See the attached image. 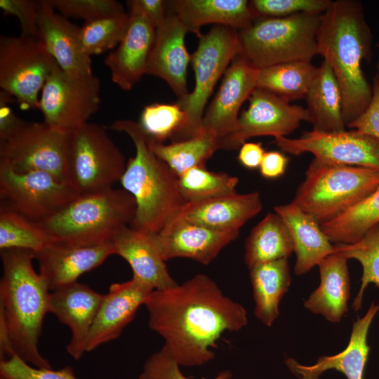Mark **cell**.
<instances>
[{
    "label": "cell",
    "mask_w": 379,
    "mask_h": 379,
    "mask_svg": "<svg viewBox=\"0 0 379 379\" xmlns=\"http://www.w3.org/2000/svg\"><path fill=\"white\" fill-rule=\"evenodd\" d=\"M148 326L164 341L161 350L180 366H198L214 358L213 348L226 331L246 326V309L226 296L208 276L154 290L144 302Z\"/></svg>",
    "instance_id": "1"
},
{
    "label": "cell",
    "mask_w": 379,
    "mask_h": 379,
    "mask_svg": "<svg viewBox=\"0 0 379 379\" xmlns=\"http://www.w3.org/2000/svg\"><path fill=\"white\" fill-rule=\"evenodd\" d=\"M364 11L359 1H333L317 34L318 55L328 62L341 89L346 126L364 112L372 96L361 67L362 60L372 58L373 34Z\"/></svg>",
    "instance_id": "2"
},
{
    "label": "cell",
    "mask_w": 379,
    "mask_h": 379,
    "mask_svg": "<svg viewBox=\"0 0 379 379\" xmlns=\"http://www.w3.org/2000/svg\"><path fill=\"white\" fill-rule=\"evenodd\" d=\"M0 316L6 324L15 355L43 368L51 364L39 350L44 317L48 312L49 288L33 266L34 253L24 249L1 250Z\"/></svg>",
    "instance_id": "3"
},
{
    "label": "cell",
    "mask_w": 379,
    "mask_h": 379,
    "mask_svg": "<svg viewBox=\"0 0 379 379\" xmlns=\"http://www.w3.org/2000/svg\"><path fill=\"white\" fill-rule=\"evenodd\" d=\"M107 128L126 133L135 148V154L128 159L119 180L136 203L130 227L156 234L186 204L180 193L178 176L154 154L150 138L139 122L115 120Z\"/></svg>",
    "instance_id": "4"
},
{
    "label": "cell",
    "mask_w": 379,
    "mask_h": 379,
    "mask_svg": "<svg viewBox=\"0 0 379 379\" xmlns=\"http://www.w3.org/2000/svg\"><path fill=\"white\" fill-rule=\"evenodd\" d=\"M136 203L123 188L79 194L62 209L39 222L52 242L93 246L110 242L134 219Z\"/></svg>",
    "instance_id": "5"
},
{
    "label": "cell",
    "mask_w": 379,
    "mask_h": 379,
    "mask_svg": "<svg viewBox=\"0 0 379 379\" xmlns=\"http://www.w3.org/2000/svg\"><path fill=\"white\" fill-rule=\"evenodd\" d=\"M379 187V168L314 158L293 201L320 225L354 206Z\"/></svg>",
    "instance_id": "6"
},
{
    "label": "cell",
    "mask_w": 379,
    "mask_h": 379,
    "mask_svg": "<svg viewBox=\"0 0 379 379\" xmlns=\"http://www.w3.org/2000/svg\"><path fill=\"white\" fill-rule=\"evenodd\" d=\"M322 14L300 13L256 19L239 30L240 54L258 69L295 62H311L318 55L317 34Z\"/></svg>",
    "instance_id": "7"
},
{
    "label": "cell",
    "mask_w": 379,
    "mask_h": 379,
    "mask_svg": "<svg viewBox=\"0 0 379 379\" xmlns=\"http://www.w3.org/2000/svg\"><path fill=\"white\" fill-rule=\"evenodd\" d=\"M238 31L228 26L213 25L198 37L197 49L191 55L194 86L177 102L185 114V124L173 142L191 138L199 133L206 105L216 83L241 52Z\"/></svg>",
    "instance_id": "8"
},
{
    "label": "cell",
    "mask_w": 379,
    "mask_h": 379,
    "mask_svg": "<svg viewBox=\"0 0 379 379\" xmlns=\"http://www.w3.org/2000/svg\"><path fill=\"white\" fill-rule=\"evenodd\" d=\"M126 162L104 127L86 123L69 133V182L79 194L112 187Z\"/></svg>",
    "instance_id": "9"
},
{
    "label": "cell",
    "mask_w": 379,
    "mask_h": 379,
    "mask_svg": "<svg viewBox=\"0 0 379 379\" xmlns=\"http://www.w3.org/2000/svg\"><path fill=\"white\" fill-rule=\"evenodd\" d=\"M57 65L39 39L1 36L0 87L21 109H39V94Z\"/></svg>",
    "instance_id": "10"
},
{
    "label": "cell",
    "mask_w": 379,
    "mask_h": 379,
    "mask_svg": "<svg viewBox=\"0 0 379 379\" xmlns=\"http://www.w3.org/2000/svg\"><path fill=\"white\" fill-rule=\"evenodd\" d=\"M69 133L44 122L25 121L13 135L0 141V161L18 172L44 171L69 183Z\"/></svg>",
    "instance_id": "11"
},
{
    "label": "cell",
    "mask_w": 379,
    "mask_h": 379,
    "mask_svg": "<svg viewBox=\"0 0 379 379\" xmlns=\"http://www.w3.org/2000/svg\"><path fill=\"white\" fill-rule=\"evenodd\" d=\"M79 194L72 185L50 173L18 172L0 161L1 201L34 222L55 215Z\"/></svg>",
    "instance_id": "12"
},
{
    "label": "cell",
    "mask_w": 379,
    "mask_h": 379,
    "mask_svg": "<svg viewBox=\"0 0 379 379\" xmlns=\"http://www.w3.org/2000/svg\"><path fill=\"white\" fill-rule=\"evenodd\" d=\"M100 104L98 77L68 74L57 65L43 87L39 109L44 123L70 133L87 123Z\"/></svg>",
    "instance_id": "13"
},
{
    "label": "cell",
    "mask_w": 379,
    "mask_h": 379,
    "mask_svg": "<svg viewBox=\"0 0 379 379\" xmlns=\"http://www.w3.org/2000/svg\"><path fill=\"white\" fill-rule=\"evenodd\" d=\"M274 140L287 154L311 153L329 163L379 168V140L354 129L333 133L312 130L298 138L279 136Z\"/></svg>",
    "instance_id": "14"
},
{
    "label": "cell",
    "mask_w": 379,
    "mask_h": 379,
    "mask_svg": "<svg viewBox=\"0 0 379 379\" xmlns=\"http://www.w3.org/2000/svg\"><path fill=\"white\" fill-rule=\"evenodd\" d=\"M248 100V107L239 116L234 131L219 140L220 149H237L255 136L286 137L301 121L309 122L306 108L291 105L265 89L255 88Z\"/></svg>",
    "instance_id": "15"
},
{
    "label": "cell",
    "mask_w": 379,
    "mask_h": 379,
    "mask_svg": "<svg viewBox=\"0 0 379 379\" xmlns=\"http://www.w3.org/2000/svg\"><path fill=\"white\" fill-rule=\"evenodd\" d=\"M258 69L240 53L233 59L216 95L204 111L200 131L219 140L234 131L239 109L256 88Z\"/></svg>",
    "instance_id": "16"
},
{
    "label": "cell",
    "mask_w": 379,
    "mask_h": 379,
    "mask_svg": "<svg viewBox=\"0 0 379 379\" xmlns=\"http://www.w3.org/2000/svg\"><path fill=\"white\" fill-rule=\"evenodd\" d=\"M239 232H220L190 222L178 213L155 234L163 259H192L208 265Z\"/></svg>",
    "instance_id": "17"
},
{
    "label": "cell",
    "mask_w": 379,
    "mask_h": 379,
    "mask_svg": "<svg viewBox=\"0 0 379 379\" xmlns=\"http://www.w3.org/2000/svg\"><path fill=\"white\" fill-rule=\"evenodd\" d=\"M187 32L177 15L168 10L164 21L156 29L147 65L146 74L163 79L178 100L185 98L189 93L187 70L191 55L185 41Z\"/></svg>",
    "instance_id": "18"
},
{
    "label": "cell",
    "mask_w": 379,
    "mask_h": 379,
    "mask_svg": "<svg viewBox=\"0 0 379 379\" xmlns=\"http://www.w3.org/2000/svg\"><path fill=\"white\" fill-rule=\"evenodd\" d=\"M153 291L151 286L133 277L127 281L112 284L90 330L86 351L91 352L119 337Z\"/></svg>",
    "instance_id": "19"
},
{
    "label": "cell",
    "mask_w": 379,
    "mask_h": 379,
    "mask_svg": "<svg viewBox=\"0 0 379 379\" xmlns=\"http://www.w3.org/2000/svg\"><path fill=\"white\" fill-rule=\"evenodd\" d=\"M103 296L78 281L50 293L48 312L70 330L71 338L66 348L75 360L86 352L87 338Z\"/></svg>",
    "instance_id": "20"
},
{
    "label": "cell",
    "mask_w": 379,
    "mask_h": 379,
    "mask_svg": "<svg viewBox=\"0 0 379 379\" xmlns=\"http://www.w3.org/2000/svg\"><path fill=\"white\" fill-rule=\"evenodd\" d=\"M110 242L93 246H74L50 242L34 253L39 274L53 291L75 282L84 273L98 267L111 255Z\"/></svg>",
    "instance_id": "21"
},
{
    "label": "cell",
    "mask_w": 379,
    "mask_h": 379,
    "mask_svg": "<svg viewBox=\"0 0 379 379\" xmlns=\"http://www.w3.org/2000/svg\"><path fill=\"white\" fill-rule=\"evenodd\" d=\"M378 312L379 302H372L366 314L357 318L352 325L348 345L342 352L322 356L312 365L302 364L293 358H288L285 361L286 367L297 379H320L328 370L339 371L347 379H364L370 351L368 333Z\"/></svg>",
    "instance_id": "22"
},
{
    "label": "cell",
    "mask_w": 379,
    "mask_h": 379,
    "mask_svg": "<svg viewBox=\"0 0 379 379\" xmlns=\"http://www.w3.org/2000/svg\"><path fill=\"white\" fill-rule=\"evenodd\" d=\"M39 39L64 72L77 76L92 74L91 56L84 51L81 27L70 22L45 0L39 1Z\"/></svg>",
    "instance_id": "23"
},
{
    "label": "cell",
    "mask_w": 379,
    "mask_h": 379,
    "mask_svg": "<svg viewBox=\"0 0 379 379\" xmlns=\"http://www.w3.org/2000/svg\"><path fill=\"white\" fill-rule=\"evenodd\" d=\"M127 32L116 49L105 58L114 84L129 91L146 74L156 28L144 16L129 13Z\"/></svg>",
    "instance_id": "24"
},
{
    "label": "cell",
    "mask_w": 379,
    "mask_h": 379,
    "mask_svg": "<svg viewBox=\"0 0 379 379\" xmlns=\"http://www.w3.org/2000/svg\"><path fill=\"white\" fill-rule=\"evenodd\" d=\"M262 208L258 192H237L186 203L178 215L211 230L239 232L241 227Z\"/></svg>",
    "instance_id": "25"
},
{
    "label": "cell",
    "mask_w": 379,
    "mask_h": 379,
    "mask_svg": "<svg viewBox=\"0 0 379 379\" xmlns=\"http://www.w3.org/2000/svg\"><path fill=\"white\" fill-rule=\"evenodd\" d=\"M111 243L114 254L123 258L131 266L133 278L154 290H164L178 284L167 269L155 234L127 226L112 239Z\"/></svg>",
    "instance_id": "26"
},
{
    "label": "cell",
    "mask_w": 379,
    "mask_h": 379,
    "mask_svg": "<svg viewBox=\"0 0 379 379\" xmlns=\"http://www.w3.org/2000/svg\"><path fill=\"white\" fill-rule=\"evenodd\" d=\"M274 210L282 218L292 237L296 256L295 274L307 273L334 252L335 246L320 224L293 201L275 206Z\"/></svg>",
    "instance_id": "27"
},
{
    "label": "cell",
    "mask_w": 379,
    "mask_h": 379,
    "mask_svg": "<svg viewBox=\"0 0 379 379\" xmlns=\"http://www.w3.org/2000/svg\"><path fill=\"white\" fill-rule=\"evenodd\" d=\"M347 260L336 251L324 258L317 265L320 284L304 303L310 312L332 323L340 322L348 311L350 281Z\"/></svg>",
    "instance_id": "28"
},
{
    "label": "cell",
    "mask_w": 379,
    "mask_h": 379,
    "mask_svg": "<svg viewBox=\"0 0 379 379\" xmlns=\"http://www.w3.org/2000/svg\"><path fill=\"white\" fill-rule=\"evenodd\" d=\"M167 8L177 15L188 32L197 37L206 25L241 30L255 20L246 0H173L167 1Z\"/></svg>",
    "instance_id": "29"
},
{
    "label": "cell",
    "mask_w": 379,
    "mask_h": 379,
    "mask_svg": "<svg viewBox=\"0 0 379 379\" xmlns=\"http://www.w3.org/2000/svg\"><path fill=\"white\" fill-rule=\"evenodd\" d=\"M309 122L313 130L333 133L345 130L343 95L328 62L324 59L305 95Z\"/></svg>",
    "instance_id": "30"
},
{
    "label": "cell",
    "mask_w": 379,
    "mask_h": 379,
    "mask_svg": "<svg viewBox=\"0 0 379 379\" xmlns=\"http://www.w3.org/2000/svg\"><path fill=\"white\" fill-rule=\"evenodd\" d=\"M249 270L255 315L264 325L271 326L279 315V303L291 281L288 258L261 263Z\"/></svg>",
    "instance_id": "31"
},
{
    "label": "cell",
    "mask_w": 379,
    "mask_h": 379,
    "mask_svg": "<svg viewBox=\"0 0 379 379\" xmlns=\"http://www.w3.org/2000/svg\"><path fill=\"white\" fill-rule=\"evenodd\" d=\"M293 253L294 245L287 226L275 212L269 213L246 239L244 261L251 269L261 263L288 258Z\"/></svg>",
    "instance_id": "32"
},
{
    "label": "cell",
    "mask_w": 379,
    "mask_h": 379,
    "mask_svg": "<svg viewBox=\"0 0 379 379\" xmlns=\"http://www.w3.org/2000/svg\"><path fill=\"white\" fill-rule=\"evenodd\" d=\"M317 71V67L307 61L290 62L259 69L256 88L269 91L288 102L305 99Z\"/></svg>",
    "instance_id": "33"
},
{
    "label": "cell",
    "mask_w": 379,
    "mask_h": 379,
    "mask_svg": "<svg viewBox=\"0 0 379 379\" xmlns=\"http://www.w3.org/2000/svg\"><path fill=\"white\" fill-rule=\"evenodd\" d=\"M150 143L154 154L178 177L192 168L205 166L206 161L220 149L219 140L202 131L191 138L170 144L150 138Z\"/></svg>",
    "instance_id": "34"
},
{
    "label": "cell",
    "mask_w": 379,
    "mask_h": 379,
    "mask_svg": "<svg viewBox=\"0 0 379 379\" xmlns=\"http://www.w3.org/2000/svg\"><path fill=\"white\" fill-rule=\"evenodd\" d=\"M379 225V187L363 201L321 227L331 242L350 244L359 241Z\"/></svg>",
    "instance_id": "35"
},
{
    "label": "cell",
    "mask_w": 379,
    "mask_h": 379,
    "mask_svg": "<svg viewBox=\"0 0 379 379\" xmlns=\"http://www.w3.org/2000/svg\"><path fill=\"white\" fill-rule=\"evenodd\" d=\"M50 242L48 234L39 222L1 201L0 250L24 249L36 253Z\"/></svg>",
    "instance_id": "36"
},
{
    "label": "cell",
    "mask_w": 379,
    "mask_h": 379,
    "mask_svg": "<svg viewBox=\"0 0 379 379\" xmlns=\"http://www.w3.org/2000/svg\"><path fill=\"white\" fill-rule=\"evenodd\" d=\"M334 246V251L340 253L348 260H357L362 267L360 288L352 305L355 311H359L367 286L370 284L379 286V225L354 244H337Z\"/></svg>",
    "instance_id": "37"
},
{
    "label": "cell",
    "mask_w": 379,
    "mask_h": 379,
    "mask_svg": "<svg viewBox=\"0 0 379 379\" xmlns=\"http://www.w3.org/2000/svg\"><path fill=\"white\" fill-rule=\"evenodd\" d=\"M178 180L186 203L234 193L239 182L237 177L208 171L205 166L190 168L179 176Z\"/></svg>",
    "instance_id": "38"
},
{
    "label": "cell",
    "mask_w": 379,
    "mask_h": 379,
    "mask_svg": "<svg viewBox=\"0 0 379 379\" xmlns=\"http://www.w3.org/2000/svg\"><path fill=\"white\" fill-rule=\"evenodd\" d=\"M130 22V15L118 13L89 22L81 27L84 52L89 56L112 50L124 38Z\"/></svg>",
    "instance_id": "39"
},
{
    "label": "cell",
    "mask_w": 379,
    "mask_h": 379,
    "mask_svg": "<svg viewBox=\"0 0 379 379\" xmlns=\"http://www.w3.org/2000/svg\"><path fill=\"white\" fill-rule=\"evenodd\" d=\"M140 124L147 135L159 142H173L182 130L185 114L179 104L152 103L144 107Z\"/></svg>",
    "instance_id": "40"
},
{
    "label": "cell",
    "mask_w": 379,
    "mask_h": 379,
    "mask_svg": "<svg viewBox=\"0 0 379 379\" xmlns=\"http://www.w3.org/2000/svg\"><path fill=\"white\" fill-rule=\"evenodd\" d=\"M331 0H252L249 8L255 19L284 18L300 13L322 14Z\"/></svg>",
    "instance_id": "41"
},
{
    "label": "cell",
    "mask_w": 379,
    "mask_h": 379,
    "mask_svg": "<svg viewBox=\"0 0 379 379\" xmlns=\"http://www.w3.org/2000/svg\"><path fill=\"white\" fill-rule=\"evenodd\" d=\"M64 17L92 21L124 12L122 4L115 0H45Z\"/></svg>",
    "instance_id": "42"
},
{
    "label": "cell",
    "mask_w": 379,
    "mask_h": 379,
    "mask_svg": "<svg viewBox=\"0 0 379 379\" xmlns=\"http://www.w3.org/2000/svg\"><path fill=\"white\" fill-rule=\"evenodd\" d=\"M0 379H78L72 367L58 370L34 366L17 355L0 361Z\"/></svg>",
    "instance_id": "43"
},
{
    "label": "cell",
    "mask_w": 379,
    "mask_h": 379,
    "mask_svg": "<svg viewBox=\"0 0 379 379\" xmlns=\"http://www.w3.org/2000/svg\"><path fill=\"white\" fill-rule=\"evenodd\" d=\"M39 1L0 0V8L4 13L15 16L23 36L39 39Z\"/></svg>",
    "instance_id": "44"
},
{
    "label": "cell",
    "mask_w": 379,
    "mask_h": 379,
    "mask_svg": "<svg viewBox=\"0 0 379 379\" xmlns=\"http://www.w3.org/2000/svg\"><path fill=\"white\" fill-rule=\"evenodd\" d=\"M143 372L153 379H190L182 373L180 366L161 350L146 360ZM231 377V372L226 370L212 379H230Z\"/></svg>",
    "instance_id": "45"
},
{
    "label": "cell",
    "mask_w": 379,
    "mask_h": 379,
    "mask_svg": "<svg viewBox=\"0 0 379 379\" xmlns=\"http://www.w3.org/2000/svg\"><path fill=\"white\" fill-rule=\"evenodd\" d=\"M379 140V69L373 77L372 96L364 112L347 126Z\"/></svg>",
    "instance_id": "46"
},
{
    "label": "cell",
    "mask_w": 379,
    "mask_h": 379,
    "mask_svg": "<svg viewBox=\"0 0 379 379\" xmlns=\"http://www.w3.org/2000/svg\"><path fill=\"white\" fill-rule=\"evenodd\" d=\"M126 4L131 13L146 18L157 29L167 15V1L164 0H128Z\"/></svg>",
    "instance_id": "47"
},
{
    "label": "cell",
    "mask_w": 379,
    "mask_h": 379,
    "mask_svg": "<svg viewBox=\"0 0 379 379\" xmlns=\"http://www.w3.org/2000/svg\"><path fill=\"white\" fill-rule=\"evenodd\" d=\"M13 97L1 91L0 92V141L5 140L17 132L25 121L12 110L9 104Z\"/></svg>",
    "instance_id": "48"
},
{
    "label": "cell",
    "mask_w": 379,
    "mask_h": 379,
    "mask_svg": "<svg viewBox=\"0 0 379 379\" xmlns=\"http://www.w3.org/2000/svg\"><path fill=\"white\" fill-rule=\"evenodd\" d=\"M288 162V159L281 152H265L259 167L260 175L267 179L279 178L284 174Z\"/></svg>",
    "instance_id": "49"
},
{
    "label": "cell",
    "mask_w": 379,
    "mask_h": 379,
    "mask_svg": "<svg viewBox=\"0 0 379 379\" xmlns=\"http://www.w3.org/2000/svg\"><path fill=\"white\" fill-rule=\"evenodd\" d=\"M265 153L260 142H246L240 147L238 160L244 167L255 169L260 167Z\"/></svg>",
    "instance_id": "50"
},
{
    "label": "cell",
    "mask_w": 379,
    "mask_h": 379,
    "mask_svg": "<svg viewBox=\"0 0 379 379\" xmlns=\"http://www.w3.org/2000/svg\"><path fill=\"white\" fill-rule=\"evenodd\" d=\"M138 379H153L151 377H149L148 375H147L145 372H142Z\"/></svg>",
    "instance_id": "51"
},
{
    "label": "cell",
    "mask_w": 379,
    "mask_h": 379,
    "mask_svg": "<svg viewBox=\"0 0 379 379\" xmlns=\"http://www.w3.org/2000/svg\"><path fill=\"white\" fill-rule=\"evenodd\" d=\"M377 69H379V60H378V64H377Z\"/></svg>",
    "instance_id": "52"
},
{
    "label": "cell",
    "mask_w": 379,
    "mask_h": 379,
    "mask_svg": "<svg viewBox=\"0 0 379 379\" xmlns=\"http://www.w3.org/2000/svg\"><path fill=\"white\" fill-rule=\"evenodd\" d=\"M376 46H377L378 49L379 50V42L377 44Z\"/></svg>",
    "instance_id": "53"
}]
</instances>
